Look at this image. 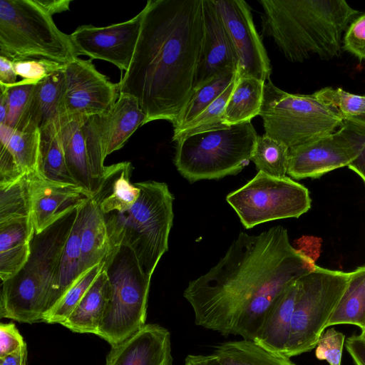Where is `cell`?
<instances>
[{"instance_id": "d6986e66", "label": "cell", "mask_w": 365, "mask_h": 365, "mask_svg": "<svg viewBox=\"0 0 365 365\" xmlns=\"http://www.w3.org/2000/svg\"><path fill=\"white\" fill-rule=\"evenodd\" d=\"M105 365H173L170 331L157 324H145L111 346Z\"/></svg>"}, {"instance_id": "8d00e7d4", "label": "cell", "mask_w": 365, "mask_h": 365, "mask_svg": "<svg viewBox=\"0 0 365 365\" xmlns=\"http://www.w3.org/2000/svg\"><path fill=\"white\" fill-rule=\"evenodd\" d=\"M31 216V204L26 175L0 187V223Z\"/></svg>"}, {"instance_id": "4dcf8cb0", "label": "cell", "mask_w": 365, "mask_h": 365, "mask_svg": "<svg viewBox=\"0 0 365 365\" xmlns=\"http://www.w3.org/2000/svg\"><path fill=\"white\" fill-rule=\"evenodd\" d=\"M345 324L365 331V266L350 272L346 287L327 327Z\"/></svg>"}, {"instance_id": "ba28073f", "label": "cell", "mask_w": 365, "mask_h": 365, "mask_svg": "<svg viewBox=\"0 0 365 365\" xmlns=\"http://www.w3.org/2000/svg\"><path fill=\"white\" fill-rule=\"evenodd\" d=\"M110 297L96 334L111 346L138 331L145 324L151 277L142 270L126 247L110 246L105 260Z\"/></svg>"}, {"instance_id": "7a4b0ae2", "label": "cell", "mask_w": 365, "mask_h": 365, "mask_svg": "<svg viewBox=\"0 0 365 365\" xmlns=\"http://www.w3.org/2000/svg\"><path fill=\"white\" fill-rule=\"evenodd\" d=\"M135 52L118 83L145 115L174 126L194 89L203 38L202 0H148Z\"/></svg>"}, {"instance_id": "603a6c76", "label": "cell", "mask_w": 365, "mask_h": 365, "mask_svg": "<svg viewBox=\"0 0 365 365\" xmlns=\"http://www.w3.org/2000/svg\"><path fill=\"white\" fill-rule=\"evenodd\" d=\"M31 217L0 223V278L1 282L14 277L25 265L34 235Z\"/></svg>"}, {"instance_id": "7bdbcfd3", "label": "cell", "mask_w": 365, "mask_h": 365, "mask_svg": "<svg viewBox=\"0 0 365 365\" xmlns=\"http://www.w3.org/2000/svg\"><path fill=\"white\" fill-rule=\"evenodd\" d=\"M25 344L23 336L14 323H1L0 359L11 354Z\"/></svg>"}, {"instance_id": "e575fe53", "label": "cell", "mask_w": 365, "mask_h": 365, "mask_svg": "<svg viewBox=\"0 0 365 365\" xmlns=\"http://www.w3.org/2000/svg\"><path fill=\"white\" fill-rule=\"evenodd\" d=\"M236 76L224 92L191 122L178 130H173V140L207 131L227 129L225 111L227 101L235 87Z\"/></svg>"}, {"instance_id": "7c38bea8", "label": "cell", "mask_w": 365, "mask_h": 365, "mask_svg": "<svg viewBox=\"0 0 365 365\" xmlns=\"http://www.w3.org/2000/svg\"><path fill=\"white\" fill-rule=\"evenodd\" d=\"M60 136L68 169L91 196L99 187L106 158L101 115H60Z\"/></svg>"}, {"instance_id": "c3c4849f", "label": "cell", "mask_w": 365, "mask_h": 365, "mask_svg": "<svg viewBox=\"0 0 365 365\" xmlns=\"http://www.w3.org/2000/svg\"><path fill=\"white\" fill-rule=\"evenodd\" d=\"M359 135L361 137V148L359 155L348 165V168L356 173L365 183V135Z\"/></svg>"}, {"instance_id": "8fae6325", "label": "cell", "mask_w": 365, "mask_h": 365, "mask_svg": "<svg viewBox=\"0 0 365 365\" xmlns=\"http://www.w3.org/2000/svg\"><path fill=\"white\" fill-rule=\"evenodd\" d=\"M246 229L269 221L298 218L311 207L307 187L285 176L273 177L258 171L226 197Z\"/></svg>"}, {"instance_id": "30bf717a", "label": "cell", "mask_w": 365, "mask_h": 365, "mask_svg": "<svg viewBox=\"0 0 365 365\" xmlns=\"http://www.w3.org/2000/svg\"><path fill=\"white\" fill-rule=\"evenodd\" d=\"M350 272L317 265L299 279L300 288L284 356L316 347L349 282Z\"/></svg>"}, {"instance_id": "cb8c5ba5", "label": "cell", "mask_w": 365, "mask_h": 365, "mask_svg": "<svg viewBox=\"0 0 365 365\" xmlns=\"http://www.w3.org/2000/svg\"><path fill=\"white\" fill-rule=\"evenodd\" d=\"M101 118L106 157L120 149L131 135L145 125L146 118L135 98L123 93Z\"/></svg>"}, {"instance_id": "d4e9b609", "label": "cell", "mask_w": 365, "mask_h": 365, "mask_svg": "<svg viewBox=\"0 0 365 365\" xmlns=\"http://www.w3.org/2000/svg\"><path fill=\"white\" fill-rule=\"evenodd\" d=\"M63 69L35 84L26 108L14 130H20L26 127L40 129L48 121L61 115Z\"/></svg>"}, {"instance_id": "f1b7e54d", "label": "cell", "mask_w": 365, "mask_h": 365, "mask_svg": "<svg viewBox=\"0 0 365 365\" xmlns=\"http://www.w3.org/2000/svg\"><path fill=\"white\" fill-rule=\"evenodd\" d=\"M59 117L52 119L40 128L38 173L51 181L77 185L67 167L60 136Z\"/></svg>"}, {"instance_id": "d6a6232c", "label": "cell", "mask_w": 365, "mask_h": 365, "mask_svg": "<svg viewBox=\"0 0 365 365\" xmlns=\"http://www.w3.org/2000/svg\"><path fill=\"white\" fill-rule=\"evenodd\" d=\"M236 73L235 71H225L195 88L173 126L174 130L191 122L211 105L234 80Z\"/></svg>"}, {"instance_id": "277c9868", "label": "cell", "mask_w": 365, "mask_h": 365, "mask_svg": "<svg viewBox=\"0 0 365 365\" xmlns=\"http://www.w3.org/2000/svg\"><path fill=\"white\" fill-rule=\"evenodd\" d=\"M81 207L43 232L34 233L26 263L14 277L1 282V318L20 323L43 322L56 284L63 247Z\"/></svg>"}, {"instance_id": "f546056e", "label": "cell", "mask_w": 365, "mask_h": 365, "mask_svg": "<svg viewBox=\"0 0 365 365\" xmlns=\"http://www.w3.org/2000/svg\"><path fill=\"white\" fill-rule=\"evenodd\" d=\"M264 83L254 77H237L236 74L235 85L225 107V118L227 125L251 121L259 114Z\"/></svg>"}, {"instance_id": "5bb4252c", "label": "cell", "mask_w": 365, "mask_h": 365, "mask_svg": "<svg viewBox=\"0 0 365 365\" xmlns=\"http://www.w3.org/2000/svg\"><path fill=\"white\" fill-rule=\"evenodd\" d=\"M228 33L237 61V76L269 80L270 61L244 0H213Z\"/></svg>"}, {"instance_id": "ac0fdd59", "label": "cell", "mask_w": 365, "mask_h": 365, "mask_svg": "<svg viewBox=\"0 0 365 365\" xmlns=\"http://www.w3.org/2000/svg\"><path fill=\"white\" fill-rule=\"evenodd\" d=\"M202 19L203 38L194 89L222 73L237 69L235 51L213 0H202Z\"/></svg>"}, {"instance_id": "83f0119b", "label": "cell", "mask_w": 365, "mask_h": 365, "mask_svg": "<svg viewBox=\"0 0 365 365\" xmlns=\"http://www.w3.org/2000/svg\"><path fill=\"white\" fill-rule=\"evenodd\" d=\"M207 360V365H296L290 358L245 339L218 344Z\"/></svg>"}, {"instance_id": "d590c367", "label": "cell", "mask_w": 365, "mask_h": 365, "mask_svg": "<svg viewBox=\"0 0 365 365\" xmlns=\"http://www.w3.org/2000/svg\"><path fill=\"white\" fill-rule=\"evenodd\" d=\"M104 262L88 269L65 292L43 317V322L61 324L74 310L103 270Z\"/></svg>"}, {"instance_id": "f6af8a7d", "label": "cell", "mask_w": 365, "mask_h": 365, "mask_svg": "<svg viewBox=\"0 0 365 365\" xmlns=\"http://www.w3.org/2000/svg\"><path fill=\"white\" fill-rule=\"evenodd\" d=\"M17 74L13 61L0 56V87L11 86L17 83Z\"/></svg>"}, {"instance_id": "44dd1931", "label": "cell", "mask_w": 365, "mask_h": 365, "mask_svg": "<svg viewBox=\"0 0 365 365\" xmlns=\"http://www.w3.org/2000/svg\"><path fill=\"white\" fill-rule=\"evenodd\" d=\"M299 279L289 284L274 301L254 340L266 349L284 356L299 292Z\"/></svg>"}, {"instance_id": "bcb514c9", "label": "cell", "mask_w": 365, "mask_h": 365, "mask_svg": "<svg viewBox=\"0 0 365 365\" xmlns=\"http://www.w3.org/2000/svg\"><path fill=\"white\" fill-rule=\"evenodd\" d=\"M35 3L50 16L69 10L71 0H34Z\"/></svg>"}, {"instance_id": "484cf974", "label": "cell", "mask_w": 365, "mask_h": 365, "mask_svg": "<svg viewBox=\"0 0 365 365\" xmlns=\"http://www.w3.org/2000/svg\"><path fill=\"white\" fill-rule=\"evenodd\" d=\"M81 272L104 262L110 244L105 215L91 197L81 209Z\"/></svg>"}, {"instance_id": "4316f807", "label": "cell", "mask_w": 365, "mask_h": 365, "mask_svg": "<svg viewBox=\"0 0 365 365\" xmlns=\"http://www.w3.org/2000/svg\"><path fill=\"white\" fill-rule=\"evenodd\" d=\"M110 297V285L103 268L69 317L61 324L73 332L96 334Z\"/></svg>"}, {"instance_id": "f5cc1de1", "label": "cell", "mask_w": 365, "mask_h": 365, "mask_svg": "<svg viewBox=\"0 0 365 365\" xmlns=\"http://www.w3.org/2000/svg\"><path fill=\"white\" fill-rule=\"evenodd\" d=\"M361 335L365 338V331H361Z\"/></svg>"}, {"instance_id": "74e56055", "label": "cell", "mask_w": 365, "mask_h": 365, "mask_svg": "<svg viewBox=\"0 0 365 365\" xmlns=\"http://www.w3.org/2000/svg\"><path fill=\"white\" fill-rule=\"evenodd\" d=\"M313 95L324 105L336 111L344 120L365 115V96L332 87H324Z\"/></svg>"}, {"instance_id": "7402d4cb", "label": "cell", "mask_w": 365, "mask_h": 365, "mask_svg": "<svg viewBox=\"0 0 365 365\" xmlns=\"http://www.w3.org/2000/svg\"><path fill=\"white\" fill-rule=\"evenodd\" d=\"M133 170L130 162L105 167L99 187L91 196L103 214L126 211L138 200L140 190L130 182Z\"/></svg>"}, {"instance_id": "1f68e13d", "label": "cell", "mask_w": 365, "mask_h": 365, "mask_svg": "<svg viewBox=\"0 0 365 365\" xmlns=\"http://www.w3.org/2000/svg\"><path fill=\"white\" fill-rule=\"evenodd\" d=\"M81 207H80L77 218L63 247L59 265L57 282L50 299L48 311L58 302L65 292L82 275L81 272L80 248Z\"/></svg>"}, {"instance_id": "ee69618b", "label": "cell", "mask_w": 365, "mask_h": 365, "mask_svg": "<svg viewBox=\"0 0 365 365\" xmlns=\"http://www.w3.org/2000/svg\"><path fill=\"white\" fill-rule=\"evenodd\" d=\"M346 349L356 365H365V338L361 334L352 335L346 341Z\"/></svg>"}, {"instance_id": "9c48e42d", "label": "cell", "mask_w": 365, "mask_h": 365, "mask_svg": "<svg viewBox=\"0 0 365 365\" xmlns=\"http://www.w3.org/2000/svg\"><path fill=\"white\" fill-rule=\"evenodd\" d=\"M259 115L264 134L289 148L332 133L344 125L342 117L313 94L289 93L270 79L264 83Z\"/></svg>"}, {"instance_id": "836d02e7", "label": "cell", "mask_w": 365, "mask_h": 365, "mask_svg": "<svg viewBox=\"0 0 365 365\" xmlns=\"http://www.w3.org/2000/svg\"><path fill=\"white\" fill-rule=\"evenodd\" d=\"M289 148L282 142L264 134L257 137L250 160L258 171L282 178L287 174Z\"/></svg>"}, {"instance_id": "4fadbf2b", "label": "cell", "mask_w": 365, "mask_h": 365, "mask_svg": "<svg viewBox=\"0 0 365 365\" xmlns=\"http://www.w3.org/2000/svg\"><path fill=\"white\" fill-rule=\"evenodd\" d=\"M361 137L341 127L338 130L292 147L287 174L296 180L318 178L348 166L359 155Z\"/></svg>"}, {"instance_id": "e0dca14e", "label": "cell", "mask_w": 365, "mask_h": 365, "mask_svg": "<svg viewBox=\"0 0 365 365\" xmlns=\"http://www.w3.org/2000/svg\"><path fill=\"white\" fill-rule=\"evenodd\" d=\"M26 178L36 234L83 205L91 197L81 187L48 180L38 172L26 175Z\"/></svg>"}, {"instance_id": "9a60e30c", "label": "cell", "mask_w": 365, "mask_h": 365, "mask_svg": "<svg viewBox=\"0 0 365 365\" xmlns=\"http://www.w3.org/2000/svg\"><path fill=\"white\" fill-rule=\"evenodd\" d=\"M61 115H98L108 112L119 96L118 85L78 58L65 65Z\"/></svg>"}, {"instance_id": "816d5d0a", "label": "cell", "mask_w": 365, "mask_h": 365, "mask_svg": "<svg viewBox=\"0 0 365 365\" xmlns=\"http://www.w3.org/2000/svg\"><path fill=\"white\" fill-rule=\"evenodd\" d=\"M8 103L5 93L1 91L0 96V124H3L8 114Z\"/></svg>"}, {"instance_id": "f907efd6", "label": "cell", "mask_w": 365, "mask_h": 365, "mask_svg": "<svg viewBox=\"0 0 365 365\" xmlns=\"http://www.w3.org/2000/svg\"><path fill=\"white\" fill-rule=\"evenodd\" d=\"M185 365H207V356L190 354L185 359Z\"/></svg>"}, {"instance_id": "8992f818", "label": "cell", "mask_w": 365, "mask_h": 365, "mask_svg": "<svg viewBox=\"0 0 365 365\" xmlns=\"http://www.w3.org/2000/svg\"><path fill=\"white\" fill-rule=\"evenodd\" d=\"M0 56L11 61L46 58L63 64L78 56L70 36L34 0H0Z\"/></svg>"}, {"instance_id": "b9f144b4", "label": "cell", "mask_w": 365, "mask_h": 365, "mask_svg": "<svg viewBox=\"0 0 365 365\" xmlns=\"http://www.w3.org/2000/svg\"><path fill=\"white\" fill-rule=\"evenodd\" d=\"M342 50L365 61V13L350 23L343 36Z\"/></svg>"}, {"instance_id": "5b68a950", "label": "cell", "mask_w": 365, "mask_h": 365, "mask_svg": "<svg viewBox=\"0 0 365 365\" xmlns=\"http://www.w3.org/2000/svg\"><path fill=\"white\" fill-rule=\"evenodd\" d=\"M135 185L140 194L129 210L104 215L110 246L131 250L143 272L151 277L168 250L174 197L165 182L147 180Z\"/></svg>"}, {"instance_id": "f35d334b", "label": "cell", "mask_w": 365, "mask_h": 365, "mask_svg": "<svg viewBox=\"0 0 365 365\" xmlns=\"http://www.w3.org/2000/svg\"><path fill=\"white\" fill-rule=\"evenodd\" d=\"M36 83L23 79L14 85L1 87V91L6 96L8 114L3 123L14 129L24 114Z\"/></svg>"}, {"instance_id": "7dc6e473", "label": "cell", "mask_w": 365, "mask_h": 365, "mask_svg": "<svg viewBox=\"0 0 365 365\" xmlns=\"http://www.w3.org/2000/svg\"><path fill=\"white\" fill-rule=\"evenodd\" d=\"M28 351L26 344L10 355L0 359V365H26Z\"/></svg>"}, {"instance_id": "60d3db41", "label": "cell", "mask_w": 365, "mask_h": 365, "mask_svg": "<svg viewBox=\"0 0 365 365\" xmlns=\"http://www.w3.org/2000/svg\"><path fill=\"white\" fill-rule=\"evenodd\" d=\"M344 343V334L334 328L328 329L315 347L317 358L326 360L329 365H341Z\"/></svg>"}, {"instance_id": "6da1fadb", "label": "cell", "mask_w": 365, "mask_h": 365, "mask_svg": "<svg viewBox=\"0 0 365 365\" xmlns=\"http://www.w3.org/2000/svg\"><path fill=\"white\" fill-rule=\"evenodd\" d=\"M315 266L292 246L282 226L257 235L241 232L215 266L189 282L183 297L196 325L255 340L274 301Z\"/></svg>"}, {"instance_id": "ffe728a7", "label": "cell", "mask_w": 365, "mask_h": 365, "mask_svg": "<svg viewBox=\"0 0 365 365\" xmlns=\"http://www.w3.org/2000/svg\"><path fill=\"white\" fill-rule=\"evenodd\" d=\"M40 150V129L26 127L13 130L0 145V187L9 185L25 175L37 173Z\"/></svg>"}, {"instance_id": "ab89813d", "label": "cell", "mask_w": 365, "mask_h": 365, "mask_svg": "<svg viewBox=\"0 0 365 365\" xmlns=\"http://www.w3.org/2000/svg\"><path fill=\"white\" fill-rule=\"evenodd\" d=\"M17 76L38 83L52 73L61 71L65 65L46 58H31L13 61Z\"/></svg>"}, {"instance_id": "3957f363", "label": "cell", "mask_w": 365, "mask_h": 365, "mask_svg": "<svg viewBox=\"0 0 365 365\" xmlns=\"http://www.w3.org/2000/svg\"><path fill=\"white\" fill-rule=\"evenodd\" d=\"M262 34L291 62L341 56L343 34L361 11L344 0H259Z\"/></svg>"}, {"instance_id": "52a82bcc", "label": "cell", "mask_w": 365, "mask_h": 365, "mask_svg": "<svg viewBox=\"0 0 365 365\" xmlns=\"http://www.w3.org/2000/svg\"><path fill=\"white\" fill-rule=\"evenodd\" d=\"M257 137L251 121L188 135L177 141L174 163L190 183L237 175L249 164Z\"/></svg>"}, {"instance_id": "2e32d148", "label": "cell", "mask_w": 365, "mask_h": 365, "mask_svg": "<svg viewBox=\"0 0 365 365\" xmlns=\"http://www.w3.org/2000/svg\"><path fill=\"white\" fill-rule=\"evenodd\" d=\"M142 19L141 11L126 21L108 26H81L69 36L78 56L106 61L126 71L133 59Z\"/></svg>"}, {"instance_id": "681fc988", "label": "cell", "mask_w": 365, "mask_h": 365, "mask_svg": "<svg viewBox=\"0 0 365 365\" xmlns=\"http://www.w3.org/2000/svg\"><path fill=\"white\" fill-rule=\"evenodd\" d=\"M342 127L365 135V115L344 120Z\"/></svg>"}]
</instances>
